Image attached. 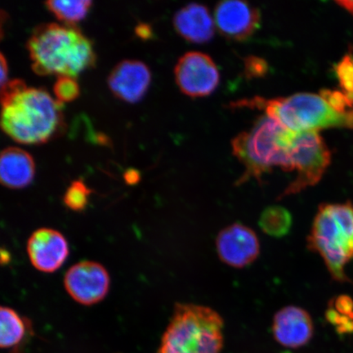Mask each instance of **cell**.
I'll list each match as a JSON object with an SVG mask.
<instances>
[{"label": "cell", "mask_w": 353, "mask_h": 353, "mask_svg": "<svg viewBox=\"0 0 353 353\" xmlns=\"http://www.w3.org/2000/svg\"><path fill=\"white\" fill-rule=\"evenodd\" d=\"M232 148L245 170L237 185L252 179L260 182L274 168L296 172L278 200L315 186L331 160L330 150L319 131H293L267 114L260 117L249 130L237 135Z\"/></svg>", "instance_id": "cell-1"}, {"label": "cell", "mask_w": 353, "mask_h": 353, "mask_svg": "<svg viewBox=\"0 0 353 353\" xmlns=\"http://www.w3.org/2000/svg\"><path fill=\"white\" fill-rule=\"evenodd\" d=\"M1 103L2 129L17 143H44L63 130V103L42 88L14 79L1 87Z\"/></svg>", "instance_id": "cell-2"}, {"label": "cell", "mask_w": 353, "mask_h": 353, "mask_svg": "<svg viewBox=\"0 0 353 353\" xmlns=\"http://www.w3.org/2000/svg\"><path fill=\"white\" fill-rule=\"evenodd\" d=\"M28 50L34 72L41 76L74 77L95 65L92 43L72 25H39L28 39Z\"/></svg>", "instance_id": "cell-3"}, {"label": "cell", "mask_w": 353, "mask_h": 353, "mask_svg": "<svg viewBox=\"0 0 353 353\" xmlns=\"http://www.w3.org/2000/svg\"><path fill=\"white\" fill-rule=\"evenodd\" d=\"M307 243L309 250L321 256L334 281L350 282L345 268L353 259L352 203L321 204Z\"/></svg>", "instance_id": "cell-4"}, {"label": "cell", "mask_w": 353, "mask_h": 353, "mask_svg": "<svg viewBox=\"0 0 353 353\" xmlns=\"http://www.w3.org/2000/svg\"><path fill=\"white\" fill-rule=\"evenodd\" d=\"M231 107L262 110L296 132L319 131L332 127L353 128V110L347 114H339L321 95L308 92L274 99L254 97L235 101Z\"/></svg>", "instance_id": "cell-5"}, {"label": "cell", "mask_w": 353, "mask_h": 353, "mask_svg": "<svg viewBox=\"0 0 353 353\" xmlns=\"http://www.w3.org/2000/svg\"><path fill=\"white\" fill-rule=\"evenodd\" d=\"M224 321L213 308L176 303L157 353H220Z\"/></svg>", "instance_id": "cell-6"}, {"label": "cell", "mask_w": 353, "mask_h": 353, "mask_svg": "<svg viewBox=\"0 0 353 353\" xmlns=\"http://www.w3.org/2000/svg\"><path fill=\"white\" fill-rule=\"evenodd\" d=\"M174 74L180 90L192 98L209 96L219 85L217 65L210 56L200 52H189L181 57Z\"/></svg>", "instance_id": "cell-7"}, {"label": "cell", "mask_w": 353, "mask_h": 353, "mask_svg": "<svg viewBox=\"0 0 353 353\" xmlns=\"http://www.w3.org/2000/svg\"><path fill=\"white\" fill-rule=\"evenodd\" d=\"M110 284L107 269L92 261L73 265L64 276L66 292L74 301L85 306L103 301L109 292Z\"/></svg>", "instance_id": "cell-8"}, {"label": "cell", "mask_w": 353, "mask_h": 353, "mask_svg": "<svg viewBox=\"0 0 353 353\" xmlns=\"http://www.w3.org/2000/svg\"><path fill=\"white\" fill-rule=\"evenodd\" d=\"M216 250L221 261L228 266L244 268L259 258L260 243L252 229L236 223L219 232L216 238Z\"/></svg>", "instance_id": "cell-9"}, {"label": "cell", "mask_w": 353, "mask_h": 353, "mask_svg": "<svg viewBox=\"0 0 353 353\" xmlns=\"http://www.w3.org/2000/svg\"><path fill=\"white\" fill-rule=\"evenodd\" d=\"M214 19L219 32L236 41L252 37L261 22L258 8L240 0L220 2L215 8Z\"/></svg>", "instance_id": "cell-10"}, {"label": "cell", "mask_w": 353, "mask_h": 353, "mask_svg": "<svg viewBox=\"0 0 353 353\" xmlns=\"http://www.w3.org/2000/svg\"><path fill=\"white\" fill-rule=\"evenodd\" d=\"M28 257L38 271L52 273L63 266L69 256V245L60 232L52 228H39L30 236Z\"/></svg>", "instance_id": "cell-11"}, {"label": "cell", "mask_w": 353, "mask_h": 353, "mask_svg": "<svg viewBox=\"0 0 353 353\" xmlns=\"http://www.w3.org/2000/svg\"><path fill=\"white\" fill-rule=\"evenodd\" d=\"M272 333L281 346L295 350L310 342L314 325L305 309L287 306L276 313L272 321Z\"/></svg>", "instance_id": "cell-12"}, {"label": "cell", "mask_w": 353, "mask_h": 353, "mask_svg": "<svg viewBox=\"0 0 353 353\" xmlns=\"http://www.w3.org/2000/svg\"><path fill=\"white\" fill-rule=\"evenodd\" d=\"M151 82V73L142 61L125 60L114 66L108 77V85L114 95L127 103L143 99Z\"/></svg>", "instance_id": "cell-13"}, {"label": "cell", "mask_w": 353, "mask_h": 353, "mask_svg": "<svg viewBox=\"0 0 353 353\" xmlns=\"http://www.w3.org/2000/svg\"><path fill=\"white\" fill-rule=\"evenodd\" d=\"M174 26L181 37L196 43H205L213 39L214 21L205 6L190 3L176 12Z\"/></svg>", "instance_id": "cell-14"}, {"label": "cell", "mask_w": 353, "mask_h": 353, "mask_svg": "<svg viewBox=\"0 0 353 353\" xmlns=\"http://www.w3.org/2000/svg\"><path fill=\"white\" fill-rule=\"evenodd\" d=\"M35 165L30 154L19 148L4 149L0 157V181L10 189L25 188L32 183Z\"/></svg>", "instance_id": "cell-15"}, {"label": "cell", "mask_w": 353, "mask_h": 353, "mask_svg": "<svg viewBox=\"0 0 353 353\" xmlns=\"http://www.w3.org/2000/svg\"><path fill=\"white\" fill-rule=\"evenodd\" d=\"M32 331V323L22 317L14 309H0V346L6 350L19 347L26 335Z\"/></svg>", "instance_id": "cell-16"}, {"label": "cell", "mask_w": 353, "mask_h": 353, "mask_svg": "<svg viewBox=\"0 0 353 353\" xmlns=\"http://www.w3.org/2000/svg\"><path fill=\"white\" fill-rule=\"evenodd\" d=\"M259 227L267 235L273 237L286 236L292 225V217L288 210L280 205L269 206L263 211Z\"/></svg>", "instance_id": "cell-17"}, {"label": "cell", "mask_w": 353, "mask_h": 353, "mask_svg": "<svg viewBox=\"0 0 353 353\" xmlns=\"http://www.w3.org/2000/svg\"><path fill=\"white\" fill-rule=\"evenodd\" d=\"M91 4L92 2L88 0H74V1L50 0L46 2L47 8L57 19L72 26L86 16Z\"/></svg>", "instance_id": "cell-18"}, {"label": "cell", "mask_w": 353, "mask_h": 353, "mask_svg": "<svg viewBox=\"0 0 353 353\" xmlns=\"http://www.w3.org/2000/svg\"><path fill=\"white\" fill-rule=\"evenodd\" d=\"M92 191L81 180L74 181L66 190L63 202L68 209L81 212L85 210Z\"/></svg>", "instance_id": "cell-19"}, {"label": "cell", "mask_w": 353, "mask_h": 353, "mask_svg": "<svg viewBox=\"0 0 353 353\" xmlns=\"http://www.w3.org/2000/svg\"><path fill=\"white\" fill-rule=\"evenodd\" d=\"M54 94L61 103L78 98L79 88L76 79L70 77H59L54 87Z\"/></svg>", "instance_id": "cell-20"}, {"label": "cell", "mask_w": 353, "mask_h": 353, "mask_svg": "<svg viewBox=\"0 0 353 353\" xmlns=\"http://www.w3.org/2000/svg\"><path fill=\"white\" fill-rule=\"evenodd\" d=\"M336 74L344 94H353V59L350 56L344 57L338 64Z\"/></svg>", "instance_id": "cell-21"}, {"label": "cell", "mask_w": 353, "mask_h": 353, "mask_svg": "<svg viewBox=\"0 0 353 353\" xmlns=\"http://www.w3.org/2000/svg\"><path fill=\"white\" fill-rule=\"evenodd\" d=\"M320 95L335 112L339 114H347L350 112L347 108H352L350 101L344 92L325 90L321 92Z\"/></svg>", "instance_id": "cell-22"}, {"label": "cell", "mask_w": 353, "mask_h": 353, "mask_svg": "<svg viewBox=\"0 0 353 353\" xmlns=\"http://www.w3.org/2000/svg\"><path fill=\"white\" fill-rule=\"evenodd\" d=\"M267 64L264 63L262 59H257V57H252L249 59L246 63V72L250 76L258 77L263 76V74L266 72Z\"/></svg>", "instance_id": "cell-23"}, {"label": "cell", "mask_w": 353, "mask_h": 353, "mask_svg": "<svg viewBox=\"0 0 353 353\" xmlns=\"http://www.w3.org/2000/svg\"><path fill=\"white\" fill-rule=\"evenodd\" d=\"M135 32L139 37L143 39H148L152 35L151 26L144 23L137 26Z\"/></svg>", "instance_id": "cell-24"}, {"label": "cell", "mask_w": 353, "mask_h": 353, "mask_svg": "<svg viewBox=\"0 0 353 353\" xmlns=\"http://www.w3.org/2000/svg\"><path fill=\"white\" fill-rule=\"evenodd\" d=\"M125 180L127 184L134 185L139 182L140 174L135 170H129L125 172Z\"/></svg>", "instance_id": "cell-25"}, {"label": "cell", "mask_w": 353, "mask_h": 353, "mask_svg": "<svg viewBox=\"0 0 353 353\" xmlns=\"http://www.w3.org/2000/svg\"><path fill=\"white\" fill-rule=\"evenodd\" d=\"M0 70H1V72H0V77H1V87L6 85L7 83V78H8V65H7V61L6 59H4V57L3 54H1V59H0Z\"/></svg>", "instance_id": "cell-26"}, {"label": "cell", "mask_w": 353, "mask_h": 353, "mask_svg": "<svg viewBox=\"0 0 353 353\" xmlns=\"http://www.w3.org/2000/svg\"><path fill=\"white\" fill-rule=\"evenodd\" d=\"M337 3L353 15V1L345 0V1H338Z\"/></svg>", "instance_id": "cell-27"}]
</instances>
